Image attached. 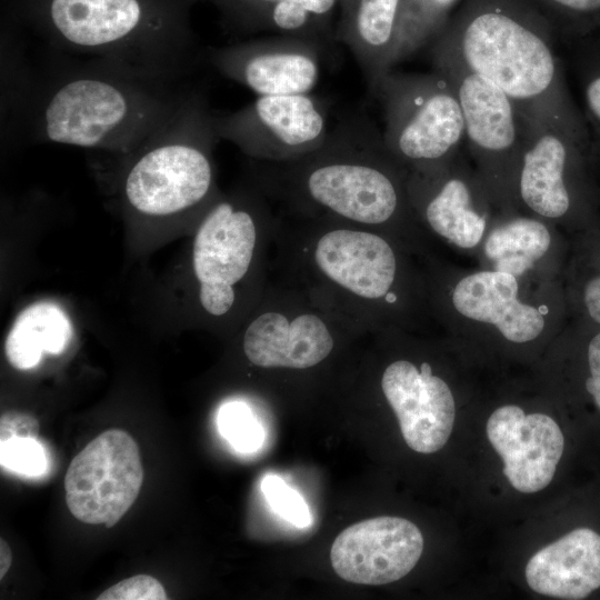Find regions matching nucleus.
<instances>
[{"instance_id":"nucleus-1","label":"nucleus","mask_w":600,"mask_h":600,"mask_svg":"<svg viewBox=\"0 0 600 600\" xmlns=\"http://www.w3.org/2000/svg\"><path fill=\"white\" fill-rule=\"evenodd\" d=\"M271 271L367 334L423 329L432 313L420 254L387 233L280 213Z\"/></svg>"},{"instance_id":"nucleus-2","label":"nucleus","mask_w":600,"mask_h":600,"mask_svg":"<svg viewBox=\"0 0 600 600\" xmlns=\"http://www.w3.org/2000/svg\"><path fill=\"white\" fill-rule=\"evenodd\" d=\"M28 71L1 112L4 140L60 143L124 154L179 110L192 88L50 52Z\"/></svg>"},{"instance_id":"nucleus-3","label":"nucleus","mask_w":600,"mask_h":600,"mask_svg":"<svg viewBox=\"0 0 600 600\" xmlns=\"http://www.w3.org/2000/svg\"><path fill=\"white\" fill-rule=\"evenodd\" d=\"M249 163L250 179L278 212L377 230L424 254L423 230L408 197L409 170L366 112L342 116L324 142L301 158Z\"/></svg>"},{"instance_id":"nucleus-4","label":"nucleus","mask_w":600,"mask_h":600,"mask_svg":"<svg viewBox=\"0 0 600 600\" xmlns=\"http://www.w3.org/2000/svg\"><path fill=\"white\" fill-rule=\"evenodd\" d=\"M197 0H4V17L50 52L169 84L204 63L190 22Z\"/></svg>"},{"instance_id":"nucleus-5","label":"nucleus","mask_w":600,"mask_h":600,"mask_svg":"<svg viewBox=\"0 0 600 600\" xmlns=\"http://www.w3.org/2000/svg\"><path fill=\"white\" fill-rule=\"evenodd\" d=\"M280 214L253 181L219 191L199 217L190 276L199 316L218 329H236L271 278Z\"/></svg>"},{"instance_id":"nucleus-6","label":"nucleus","mask_w":600,"mask_h":600,"mask_svg":"<svg viewBox=\"0 0 600 600\" xmlns=\"http://www.w3.org/2000/svg\"><path fill=\"white\" fill-rule=\"evenodd\" d=\"M212 117L206 90L196 84L167 123L117 156L118 197L129 219L194 226L220 191L213 158L220 140Z\"/></svg>"},{"instance_id":"nucleus-7","label":"nucleus","mask_w":600,"mask_h":600,"mask_svg":"<svg viewBox=\"0 0 600 600\" xmlns=\"http://www.w3.org/2000/svg\"><path fill=\"white\" fill-rule=\"evenodd\" d=\"M534 22L497 6L477 9L436 37L431 48L500 88L526 126H552L577 140L578 122L551 36Z\"/></svg>"},{"instance_id":"nucleus-8","label":"nucleus","mask_w":600,"mask_h":600,"mask_svg":"<svg viewBox=\"0 0 600 600\" xmlns=\"http://www.w3.org/2000/svg\"><path fill=\"white\" fill-rule=\"evenodd\" d=\"M239 329L246 360L269 371L316 369L340 344L369 336L272 271L263 294Z\"/></svg>"},{"instance_id":"nucleus-9","label":"nucleus","mask_w":600,"mask_h":600,"mask_svg":"<svg viewBox=\"0 0 600 600\" xmlns=\"http://www.w3.org/2000/svg\"><path fill=\"white\" fill-rule=\"evenodd\" d=\"M370 97L382 107L386 147L408 170L448 161L462 150V109L454 87L441 72L390 70Z\"/></svg>"},{"instance_id":"nucleus-10","label":"nucleus","mask_w":600,"mask_h":600,"mask_svg":"<svg viewBox=\"0 0 600 600\" xmlns=\"http://www.w3.org/2000/svg\"><path fill=\"white\" fill-rule=\"evenodd\" d=\"M433 70L456 89L464 120V142L501 212L516 211L517 178L526 146V122L509 97L453 57L430 48Z\"/></svg>"},{"instance_id":"nucleus-11","label":"nucleus","mask_w":600,"mask_h":600,"mask_svg":"<svg viewBox=\"0 0 600 600\" xmlns=\"http://www.w3.org/2000/svg\"><path fill=\"white\" fill-rule=\"evenodd\" d=\"M328 103L308 94L258 96L232 112L213 111L219 140L234 144L248 159L284 162L318 149L329 133Z\"/></svg>"},{"instance_id":"nucleus-12","label":"nucleus","mask_w":600,"mask_h":600,"mask_svg":"<svg viewBox=\"0 0 600 600\" xmlns=\"http://www.w3.org/2000/svg\"><path fill=\"white\" fill-rule=\"evenodd\" d=\"M409 202L422 230L461 249L476 248L494 222L497 206L462 150L448 161L411 169Z\"/></svg>"},{"instance_id":"nucleus-13","label":"nucleus","mask_w":600,"mask_h":600,"mask_svg":"<svg viewBox=\"0 0 600 600\" xmlns=\"http://www.w3.org/2000/svg\"><path fill=\"white\" fill-rule=\"evenodd\" d=\"M142 482L137 442L123 430L109 429L70 462L64 477L66 503L81 522L111 528L133 504Z\"/></svg>"},{"instance_id":"nucleus-14","label":"nucleus","mask_w":600,"mask_h":600,"mask_svg":"<svg viewBox=\"0 0 600 600\" xmlns=\"http://www.w3.org/2000/svg\"><path fill=\"white\" fill-rule=\"evenodd\" d=\"M324 54L316 42L289 34L203 50L204 63L257 96L311 93Z\"/></svg>"},{"instance_id":"nucleus-15","label":"nucleus","mask_w":600,"mask_h":600,"mask_svg":"<svg viewBox=\"0 0 600 600\" xmlns=\"http://www.w3.org/2000/svg\"><path fill=\"white\" fill-rule=\"evenodd\" d=\"M423 550V537L411 521L377 517L349 526L334 539L330 561L334 572L357 584L380 586L407 576Z\"/></svg>"},{"instance_id":"nucleus-16","label":"nucleus","mask_w":600,"mask_h":600,"mask_svg":"<svg viewBox=\"0 0 600 600\" xmlns=\"http://www.w3.org/2000/svg\"><path fill=\"white\" fill-rule=\"evenodd\" d=\"M380 389L412 450L432 453L448 441L456 417L452 390L428 361L399 358L380 377Z\"/></svg>"},{"instance_id":"nucleus-17","label":"nucleus","mask_w":600,"mask_h":600,"mask_svg":"<svg viewBox=\"0 0 600 600\" xmlns=\"http://www.w3.org/2000/svg\"><path fill=\"white\" fill-rule=\"evenodd\" d=\"M520 279L509 272L483 269L457 279L446 296L430 292V297L448 298L457 317L496 329L504 340L523 344L538 339L548 329V308L520 297Z\"/></svg>"},{"instance_id":"nucleus-18","label":"nucleus","mask_w":600,"mask_h":600,"mask_svg":"<svg viewBox=\"0 0 600 600\" xmlns=\"http://www.w3.org/2000/svg\"><path fill=\"white\" fill-rule=\"evenodd\" d=\"M487 436L516 490L532 493L551 482L564 447L562 431L552 418L506 404L489 417Z\"/></svg>"},{"instance_id":"nucleus-19","label":"nucleus","mask_w":600,"mask_h":600,"mask_svg":"<svg viewBox=\"0 0 600 600\" xmlns=\"http://www.w3.org/2000/svg\"><path fill=\"white\" fill-rule=\"evenodd\" d=\"M576 140L548 124L526 126V146L517 178V199L548 222L569 217L576 204Z\"/></svg>"},{"instance_id":"nucleus-20","label":"nucleus","mask_w":600,"mask_h":600,"mask_svg":"<svg viewBox=\"0 0 600 600\" xmlns=\"http://www.w3.org/2000/svg\"><path fill=\"white\" fill-rule=\"evenodd\" d=\"M526 580L536 592L579 600L600 588V534L578 528L534 553Z\"/></svg>"},{"instance_id":"nucleus-21","label":"nucleus","mask_w":600,"mask_h":600,"mask_svg":"<svg viewBox=\"0 0 600 600\" xmlns=\"http://www.w3.org/2000/svg\"><path fill=\"white\" fill-rule=\"evenodd\" d=\"M236 31H277L308 39L330 52L318 34V24L337 0H210Z\"/></svg>"},{"instance_id":"nucleus-22","label":"nucleus","mask_w":600,"mask_h":600,"mask_svg":"<svg viewBox=\"0 0 600 600\" xmlns=\"http://www.w3.org/2000/svg\"><path fill=\"white\" fill-rule=\"evenodd\" d=\"M67 311L49 300L33 302L14 318L4 340L8 362L18 370L37 367L44 354L58 356L73 338Z\"/></svg>"},{"instance_id":"nucleus-23","label":"nucleus","mask_w":600,"mask_h":600,"mask_svg":"<svg viewBox=\"0 0 600 600\" xmlns=\"http://www.w3.org/2000/svg\"><path fill=\"white\" fill-rule=\"evenodd\" d=\"M551 236L548 221L539 217L500 212L486 234L483 252L490 269L522 278L549 252Z\"/></svg>"},{"instance_id":"nucleus-24","label":"nucleus","mask_w":600,"mask_h":600,"mask_svg":"<svg viewBox=\"0 0 600 600\" xmlns=\"http://www.w3.org/2000/svg\"><path fill=\"white\" fill-rule=\"evenodd\" d=\"M218 428L222 437L240 452L256 451L264 439L263 428L253 410L240 400L220 407Z\"/></svg>"},{"instance_id":"nucleus-25","label":"nucleus","mask_w":600,"mask_h":600,"mask_svg":"<svg viewBox=\"0 0 600 600\" xmlns=\"http://www.w3.org/2000/svg\"><path fill=\"white\" fill-rule=\"evenodd\" d=\"M262 493L273 509L286 521L296 527H307L311 523L308 504L301 494L288 486L280 477L268 474L261 482Z\"/></svg>"},{"instance_id":"nucleus-26","label":"nucleus","mask_w":600,"mask_h":600,"mask_svg":"<svg viewBox=\"0 0 600 600\" xmlns=\"http://www.w3.org/2000/svg\"><path fill=\"white\" fill-rule=\"evenodd\" d=\"M1 464L24 476H40L48 461L42 446L36 438H12L1 443Z\"/></svg>"},{"instance_id":"nucleus-27","label":"nucleus","mask_w":600,"mask_h":600,"mask_svg":"<svg viewBox=\"0 0 600 600\" xmlns=\"http://www.w3.org/2000/svg\"><path fill=\"white\" fill-rule=\"evenodd\" d=\"M163 586L156 578L138 574L109 587L97 600H166Z\"/></svg>"},{"instance_id":"nucleus-28","label":"nucleus","mask_w":600,"mask_h":600,"mask_svg":"<svg viewBox=\"0 0 600 600\" xmlns=\"http://www.w3.org/2000/svg\"><path fill=\"white\" fill-rule=\"evenodd\" d=\"M0 427L2 443L12 438H36L39 423L29 414L11 411L1 416Z\"/></svg>"},{"instance_id":"nucleus-29","label":"nucleus","mask_w":600,"mask_h":600,"mask_svg":"<svg viewBox=\"0 0 600 600\" xmlns=\"http://www.w3.org/2000/svg\"><path fill=\"white\" fill-rule=\"evenodd\" d=\"M587 360L590 376L584 382L586 390L600 410V331L588 343Z\"/></svg>"},{"instance_id":"nucleus-30","label":"nucleus","mask_w":600,"mask_h":600,"mask_svg":"<svg viewBox=\"0 0 600 600\" xmlns=\"http://www.w3.org/2000/svg\"><path fill=\"white\" fill-rule=\"evenodd\" d=\"M586 74L584 101L592 120L600 128V64Z\"/></svg>"},{"instance_id":"nucleus-31","label":"nucleus","mask_w":600,"mask_h":600,"mask_svg":"<svg viewBox=\"0 0 600 600\" xmlns=\"http://www.w3.org/2000/svg\"><path fill=\"white\" fill-rule=\"evenodd\" d=\"M582 302L589 318L600 324V273L592 276L584 283Z\"/></svg>"},{"instance_id":"nucleus-32","label":"nucleus","mask_w":600,"mask_h":600,"mask_svg":"<svg viewBox=\"0 0 600 600\" xmlns=\"http://www.w3.org/2000/svg\"><path fill=\"white\" fill-rule=\"evenodd\" d=\"M560 9L571 12H596L600 10V0H544Z\"/></svg>"},{"instance_id":"nucleus-33","label":"nucleus","mask_w":600,"mask_h":600,"mask_svg":"<svg viewBox=\"0 0 600 600\" xmlns=\"http://www.w3.org/2000/svg\"><path fill=\"white\" fill-rule=\"evenodd\" d=\"M12 563V552L7 543L6 540L2 538L0 539V579L4 577V574L10 569V566Z\"/></svg>"}]
</instances>
